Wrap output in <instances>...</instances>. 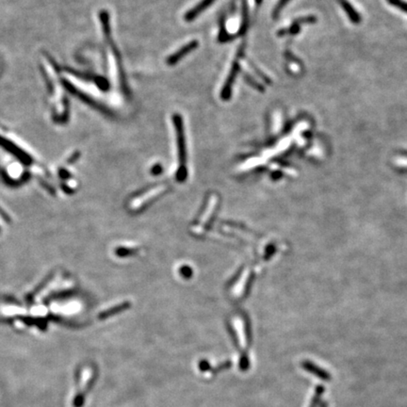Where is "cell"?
Wrapping results in <instances>:
<instances>
[{"instance_id": "1", "label": "cell", "mask_w": 407, "mask_h": 407, "mask_svg": "<svg viewBox=\"0 0 407 407\" xmlns=\"http://www.w3.org/2000/svg\"><path fill=\"white\" fill-rule=\"evenodd\" d=\"M197 44H198L197 41H192V42H188L182 48L178 49L175 54L170 56L169 58L167 59V63L169 65L176 64L177 62L179 61V59H182L183 57L186 56L187 54H189L191 51H193L195 48H196Z\"/></svg>"}, {"instance_id": "2", "label": "cell", "mask_w": 407, "mask_h": 407, "mask_svg": "<svg viewBox=\"0 0 407 407\" xmlns=\"http://www.w3.org/2000/svg\"><path fill=\"white\" fill-rule=\"evenodd\" d=\"M303 368L305 369L306 372L313 374L315 376H317L318 378H320L321 380L323 381H330L331 376L329 373H327L326 371L322 370V368H320L319 366L313 364L310 361H305L303 364Z\"/></svg>"}, {"instance_id": "3", "label": "cell", "mask_w": 407, "mask_h": 407, "mask_svg": "<svg viewBox=\"0 0 407 407\" xmlns=\"http://www.w3.org/2000/svg\"><path fill=\"white\" fill-rule=\"evenodd\" d=\"M214 1L215 0H202V1H200L196 6H195L191 10H189L187 12L185 19H186L187 21L194 20L195 17L198 16L203 10L207 8L209 5H211Z\"/></svg>"}, {"instance_id": "4", "label": "cell", "mask_w": 407, "mask_h": 407, "mask_svg": "<svg viewBox=\"0 0 407 407\" xmlns=\"http://www.w3.org/2000/svg\"><path fill=\"white\" fill-rule=\"evenodd\" d=\"M323 388L322 387H318L317 389H316V391H315V394H314L313 399H312V402H311V405H310V407H317L318 406V403H319V401H320V399L322 397V393H323Z\"/></svg>"}]
</instances>
